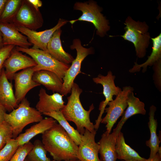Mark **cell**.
Instances as JSON below:
<instances>
[{"mask_svg":"<svg viewBox=\"0 0 161 161\" xmlns=\"http://www.w3.org/2000/svg\"><path fill=\"white\" fill-rule=\"evenodd\" d=\"M115 78V76L113 75L111 71H109L106 76L99 74L97 77L92 79L95 83L100 84L102 86L103 94L105 98V100L101 102L99 105V110L100 112L97 119L95 120V124L94 125L96 130L99 127L102 119V116L108 103L113 100L114 96H117L122 90L120 87L116 86L114 83Z\"/></svg>","mask_w":161,"mask_h":161,"instance_id":"cell-10","label":"cell"},{"mask_svg":"<svg viewBox=\"0 0 161 161\" xmlns=\"http://www.w3.org/2000/svg\"><path fill=\"white\" fill-rule=\"evenodd\" d=\"M125 32L121 36L125 40L134 44L136 55L139 58H143L146 55L151 38L148 32L149 27L145 21H136L129 16L124 24Z\"/></svg>","mask_w":161,"mask_h":161,"instance_id":"cell-4","label":"cell"},{"mask_svg":"<svg viewBox=\"0 0 161 161\" xmlns=\"http://www.w3.org/2000/svg\"><path fill=\"white\" fill-rule=\"evenodd\" d=\"M15 47L18 51L28 55L35 61L37 65L33 66L34 72L40 70L52 72L63 80L66 72L70 66L69 64L59 61L47 51L32 48H25L17 46Z\"/></svg>","mask_w":161,"mask_h":161,"instance_id":"cell-6","label":"cell"},{"mask_svg":"<svg viewBox=\"0 0 161 161\" xmlns=\"http://www.w3.org/2000/svg\"><path fill=\"white\" fill-rule=\"evenodd\" d=\"M82 92L78 85L74 83L71 95L67 98V103L60 111L67 121L72 122L75 124L77 130L81 135L83 134L85 129L96 134L94 125L90 118V113L94 109V106L92 104L88 110L84 109L80 99Z\"/></svg>","mask_w":161,"mask_h":161,"instance_id":"cell-2","label":"cell"},{"mask_svg":"<svg viewBox=\"0 0 161 161\" xmlns=\"http://www.w3.org/2000/svg\"><path fill=\"white\" fill-rule=\"evenodd\" d=\"M39 100L36 105V109L42 114L60 111L64 106V102L62 95L58 93L49 95L41 88L38 94Z\"/></svg>","mask_w":161,"mask_h":161,"instance_id":"cell-16","label":"cell"},{"mask_svg":"<svg viewBox=\"0 0 161 161\" xmlns=\"http://www.w3.org/2000/svg\"><path fill=\"white\" fill-rule=\"evenodd\" d=\"M22 0H7L0 17V22L12 23Z\"/></svg>","mask_w":161,"mask_h":161,"instance_id":"cell-27","label":"cell"},{"mask_svg":"<svg viewBox=\"0 0 161 161\" xmlns=\"http://www.w3.org/2000/svg\"><path fill=\"white\" fill-rule=\"evenodd\" d=\"M68 21L60 18L54 27L43 31L37 32L28 29L16 26L18 30L27 37L33 47L32 48L47 51V46L52 36L55 32L66 24Z\"/></svg>","mask_w":161,"mask_h":161,"instance_id":"cell-11","label":"cell"},{"mask_svg":"<svg viewBox=\"0 0 161 161\" xmlns=\"http://www.w3.org/2000/svg\"><path fill=\"white\" fill-rule=\"evenodd\" d=\"M42 114L51 117L57 121L75 143L78 146L80 145L81 140V134L77 130L69 124L61 111L44 113Z\"/></svg>","mask_w":161,"mask_h":161,"instance_id":"cell-26","label":"cell"},{"mask_svg":"<svg viewBox=\"0 0 161 161\" xmlns=\"http://www.w3.org/2000/svg\"><path fill=\"white\" fill-rule=\"evenodd\" d=\"M115 151L117 159L122 160L143 161L146 159L141 157L125 142L123 133L120 131L116 139Z\"/></svg>","mask_w":161,"mask_h":161,"instance_id":"cell-23","label":"cell"},{"mask_svg":"<svg viewBox=\"0 0 161 161\" xmlns=\"http://www.w3.org/2000/svg\"><path fill=\"white\" fill-rule=\"evenodd\" d=\"M37 65L31 58L22 54L15 47L3 64L5 74L8 79L12 80L18 71L34 66Z\"/></svg>","mask_w":161,"mask_h":161,"instance_id":"cell-12","label":"cell"},{"mask_svg":"<svg viewBox=\"0 0 161 161\" xmlns=\"http://www.w3.org/2000/svg\"><path fill=\"white\" fill-rule=\"evenodd\" d=\"M13 134L12 128L9 124L4 120L0 123V150L13 138Z\"/></svg>","mask_w":161,"mask_h":161,"instance_id":"cell-30","label":"cell"},{"mask_svg":"<svg viewBox=\"0 0 161 161\" xmlns=\"http://www.w3.org/2000/svg\"><path fill=\"white\" fill-rule=\"evenodd\" d=\"M73 8L75 10L81 11L82 14L78 19L69 21L72 24L78 21L91 23L97 29V35L101 37H104L110 30L108 20L101 13L102 9L95 1L76 2Z\"/></svg>","mask_w":161,"mask_h":161,"instance_id":"cell-5","label":"cell"},{"mask_svg":"<svg viewBox=\"0 0 161 161\" xmlns=\"http://www.w3.org/2000/svg\"><path fill=\"white\" fill-rule=\"evenodd\" d=\"M15 46L12 45L4 46L0 48V76L3 69L4 63L10 55Z\"/></svg>","mask_w":161,"mask_h":161,"instance_id":"cell-32","label":"cell"},{"mask_svg":"<svg viewBox=\"0 0 161 161\" xmlns=\"http://www.w3.org/2000/svg\"><path fill=\"white\" fill-rule=\"evenodd\" d=\"M32 79L35 82L45 87L47 90L60 93L63 80L55 73L46 70L34 72Z\"/></svg>","mask_w":161,"mask_h":161,"instance_id":"cell-18","label":"cell"},{"mask_svg":"<svg viewBox=\"0 0 161 161\" xmlns=\"http://www.w3.org/2000/svg\"><path fill=\"white\" fill-rule=\"evenodd\" d=\"M0 33L3 46L12 45L27 48L32 45L27 37L18 31L13 23L0 22Z\"/></svg>","mask_w":161,"mask_h":161,"instance_id":"cell-15","label":"cell"},{"mask_svg":"<svg viewBox=\"0 0 161 161\" xmlns=\"http://www.w3.org/2000/svg\"><path fill=\"white\" fill-rule=\"evenodd\" d=\"M0 103L9 112L17 108L18 106L13 92L12 83L8 81L3 68L0 76Z\"/></svg>","mask_w":161,"mask_h":161,"instance_id":"cell-17","label":"cell"},{"mask_svg":"<svg viewBox=\"0 0 161 161\" xmlns=\"http://www.w3.org/2000/svg\"><path fill=\"white\" fill-rule=\"evenodd\" d=\"M34 71L33 67L16 73L13 79L15 82V96L18 104L25 98L27 94L33 88L40 85L34 81L32 76Z\"/></svg>","mask_w":161,"mask_h":161,"instance_id":"cell-14","label":"cell"},{"mask_svg":"<svg viewBox=\"0 0 161 161\" xmlns=\"http://www.w3.org/2000/svg\"><path fill=\"white\" fill-rule=\"evenodd\" d=\"M134 89L130 86L123 87L121 92L114 100L109 102L108 107L106 108V116L102 118L101 123L106 124V131L111 133L112 129L118 119L123 115L128 106L127 100L129 94Z\"/></svg>","mask_w":161,"mask_h":161,"instance_id":"cell-8","label":"cell"},{"mask_svg":"<svg viewBox=\"0 0 161 161\" xmlns=\"http://www.w3.org/2000/svg\"><path fill=\"white\" fill-rule=\"evenodd\" d=\"M61 32L60 28L53 33L47 44V52L59 61L69 64L74 58L70 54L66 52L62 47L60 39Z\"/></svg>","mask_w":161,"mask_h":161,"instance_id":"cell-20","label":"cell"},{"mask_svg":"<svg viewBox=\"0 0 161 161\" xmlns=\"http://www.w3.org/2000/svg\"><path fill=\"white\" fill-rule=\"evenodd\" d=\"M151 39L153 43V47L150 55L143 64H138L137 62H135L133 67L129 70L130 72H139L141 68H143L142 72L144 73L146 71L148 66H153L157 61L161 59V33L155 38H151Z\"/></svg>","mask_w":161,"mask_h":161,"instance_id":"cell-25","label":"cell"},{"mask_svg":"<svg viewBox=\"0 0 161 161\" xmlns=\"http://www.w3.org/2000/svg\"><path fill=\"white\" fill-rule=\"evenodd\" d=\"M33 146L30 141L19 146L9 161H24Z\"/></svg>","mask_w":161,"mask_h":161,"instance_id":"cell-31","label":"cell"},{"mask_svg":"<svg viewBox=\"0 0 161 161\" xmlns=\"http://www.w3.org/2000/svg\"><path fill=\"white\" fill-rule=\"evenodd\" d=\"M96 134L85 129L78 146V157L80 161H100L98 157L99 145L95 141Z\"/></svg>","mask_w":161,"mask_h":161,"instance_id":"cell-13","label":"cell"},{"mask_svg":"<svg viewBox=\"0 0 161 161\" xmlns=\"http://www.w3.org/2000/svg\"><path fill=\"white\" fill-rule=\"evenodd\" d=\"M127 104V108L122 117L115 128L113 129V132L116 136L121 131L123 126L129 118L135 114L145 115L146 113L145 104L140 101L139 98L134 96L133 92L129 94L128 98Z\"/></svg>","mask_w":161,"mask_h":161,"instance_id":"cell-19","label":"cell"},{"mask_svg":"<svg viewBox=\"0 0 161 161\" xmlns=\"http://www.w3.org/2000/svg\"><path fill=\"white\" fill-rule=\"evenodd\" d=\"M37 10L42 5V2L40 0H27Z\"/></svg>","mask_w":161,"mask_h":161,"instance_id":"cell-34","label":"cell"},{"mask_svg":"<svg viewBox=\"0 0 161 161\" xmlns=\"http://www.w3.org/2000/svg\"><path fill=\"white\" fill-rule=\"evenodd\" d=\"M154 72L153 76L155 85L160 91L161 87V59L159 60L153 65Z\"/></svg>","mask_w":161,"mask_h":161,"instance_id":"cell-33","label":"cell"},{"mask_svg":"<svg viewBox=\"0 0 161 161\" xmlns=\"http://www.w3.org/2000/svg\"><path fill=\"white\" fill-rule=\"evenodd\" d=\"M3 46L2 36L0 33V48Z\"/></svg>","mask_w":161,"mask_h":161,"instance_id":"cell-38","label":"cell"},{"mask_svg":"<svg viewBox=\"0 0 161 161\" xmlns=\"http://www.w3.org/2000/svg\"><path fill=\"white\" fill-rule=\"evenodd\" d=\"M33 146L27 158L30 161H55L51 160L47 157V151L41 141L36 140L34 142ZM63 161H80L79 160Z\"/></svg>","mask_w":161,"mask_h":161,"instance_id":"cell-28","label":"cell"},{"mask_svg":"<svg viewBox=\"0 0 161 161\" xmlns=\"http://www.w3.org/2000/svg\"><path fill=\"white\" fill-rule=\"evenodd\" d=\"M116 137L113 132L108 134L106 131L102 135L97 143L100 161H116L117 158L115 148Z\"/></svg>","mask_w":161,"mask_h":161,"instance_id":"cell-21","label":"cell"},{"mask_svg":"<svg viewBox=\"0 0 161 161\" xmlns=\"http://www.w3.org/2000/svg\"><path fill=\"white\" fill-rule=\"evenodd\" d=\"M42 114L36 109L31 107L29 102L25 98L17 108L9 114H5L4 120L11 126L13 138L16 139L26 126L42 120Z\"/></svg>","mask_w":161,"mask_h":161,"instance_id":"cell-3","label":"cell"},{"mask_svg":"<svg viewBox=\"0 0 161 161\" xmlns=\"http://www.w3.org/2000/svg\"><path fill=\"white\" fill-rule=\"evenodd\" d=\"M56 123V121L51 117L43 119L38 123L27 129L25 132L20 134L16 138L19 146L30 141L33 137L39 134H42L51 128Z\"/></svg>","mask_w":161,"mask_h":161,"instance_id":"cell-22","label":"cell"},{"mask_svg":"<svg viewBox=\"0 0 161 161\" xmlns=\"http://www.w3.org/2000/svg\"><path fill=\"white\" fill-rule=\"evenodd\" d=\"M7 110L4 106L0 103V123L4 120V115Z\"/></svg>","mask_w":161,"mask_h":161,"instance_id":"cell-35","label":"cell"},{"mask_svg":"<svg viewBox=\"0 0 161 161\" xmlns=\"http://www.w3.org/2000/svg\"><path fill=\"white\" fill-rule=\"evenodd\" d=\"M121 161H131V160H122ZM141 161H161V156L157 153L154 157L152 158H149L147 159Z\"/></svg>","mask_w":161,"mask_h":161,"instance_id":"cell-36","label":"cell"},{"mask_svg":"<svg viewBox=\"0 0 161 161\" xmlns=\"http://www.w3.org/2000/svg\"><path fill=\"white\" fill-rule=\"evenodd\" d=\"M7 0H0V17Z\"/></svg>","mask_w":161,"mask_h":161,"instance_id":"cell-37","label":"cell"},{"mask_svg":"<svg viewBox=\"0 0 161 161\" xmlns=\"http://www.w3.org/2000/svg\"><path fill=\"white\" fill-rule=\"evenodd\" d=\"M24 161H30L28 160V159L26 157V158L25 159Z\"/></svg>","mask_w":161,"mask_h":161,"instance_id":"cell-39","label":"cell"},{"mask_svg":"<svg viewBox=\"0 0 161 161\" xmlns=\"http://www.w3.org/2000/svg\"><path fill=\"white\" fill-rule=\"evenodd\" d=\"M156 109V107L152 105L150 107L149 113V121L148 123V126L150 135L149 139L146 141L145 144L150 149L149 157L150 158L155 156L160 147V141L157 134V122L154 117Z\"/></svg>","mask_w":161,"mask_h":161,"instance_id":"cell-24","label":"cell"},{"mask_svg":"<svg viewBox=\"0 0 161 161\" xmlns=\"http://www.w3.org/2000/svg\"><path fill=\"white\" fill-rule=\"evenodd\" d=\"M19 146L17 140L11 139L0 150V161H9Z\"/></svg>","mask_w":161,"mask_h":161,"instance_id":"cell-29","label":"cell"},{"mask_svg":"<svg viewBox=\"0 0 161 161\" xmlns=\"http://www.w3.org/2000/svg\"><path fill=\"white\" fill-rule=\"evenodd\" d=\"M70 48L72 49H75L77 54L63 79V87L60 94L63 96L71 93L75 79L78 74L81 73L80 69L82 62L87 55L94 53L92 47L88 48L83 47L79 39H74Z\"/></svg>","mask_w":161,"mask_h":161,"instance_id":"cell-7","label":"cell"},{"mask_svg":"<svg viewBox=\"0 0 161 161\" xmlns=\"http://www.w3.org/2000/svg\"><path fill=\"white\" fill-rule=\"evenodd\" d=\"M44 22L42 14L27 0H23L12 23L16 26L36 31L41 27Z\"/></svg>","mask_w":161,"mask_h":161,"instance_id":"cell-9","label":"cell"},{"mask_svg":"<svg viewBox=\"0 0 161 161\" xmlns=\"http://www.w3.org/2000/svg\"><path fill=\"white\" fill-rule=\"evenodd\" d=\"M42 134L41 142L54 160H78V146L59 124L56 123Z\"/></svg>","mask_w":161,"mask_h":161,"instance_id":"cell-1","label":"cell"}]
</instances>
